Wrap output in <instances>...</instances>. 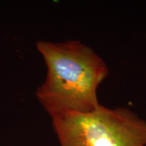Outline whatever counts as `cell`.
I'll return each instance as SVG.
<instances>
[{
	"label": "cell",
	"mask_w": 146,
	"mask_h": 146,
	"mask_svg": "<svg viewBox=\"0 0 146 146\" xmlns=\"http://www.w3.org/2000/svg\"><path fill=\"white\" fill-rule=\"evenodd\" d=\"M36 47L47 72L35 95L51 116L64 112H90L100 106L98 88L109 75L101 56L78 40L39 41Z\"/></svg>",
	"instance_id": "obj_1"
},
{
	"label": "cell",
	"mask_w": 146,
	"mask_h": 146,
	"mask_svg": "<svg viewBox=\"0 0 146 146\" xmlns=\"http://www.w3.org/2000/svg\"><path fill=\"white\" fill-rule=\"evenodd\" d=\"M60 146H146V120L125 107L51 116Z\"/></svg>",
	"instance_id": "obj_2"
}]
</instances>
